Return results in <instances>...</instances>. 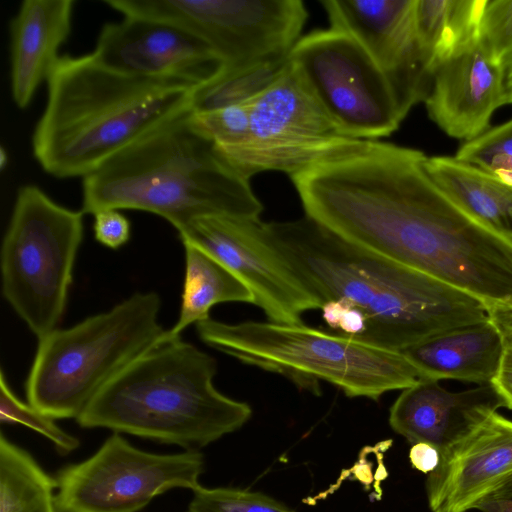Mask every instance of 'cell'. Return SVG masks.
<instances>
[{
  "label": "cell",
  "instance_id": "9a60e30c",
  "mask_svg": "<svg viewBox=\"0 0 512 512\" xmlns=\"http://www.w3.org/2000/svg\"><path fill=\"white\" fill-rule=\"evenodd\" d=\"M425 488L431 512H467L512 477V420L495 409L473 418L440 450Z\"/></svg>",
  "mask_w": 512,
  "mask_h": 512
},
{
  "label": "cell",
  "instance_id": "f1b7e54d",
  "mask_svg": "<svg viewBox=\"0 0 512 512\" xmlns=\"http://www.w3.org/2000/svg\"><path fill=\"white\" fill-rule=\"evenodd\" d=\"M481 42L504 65L512 54V0H487L481 21Z\"/></svg>",
  "mask_w": 512,
  "mask_h": 512
},
{
  "label": "cell",
  "instance_id": "836d02e7",
  "mask_svg": "<svg viewBox=\"0 0 512 512\" xmlns=\"http://www.w3.org/2000/svg\"><path fill=\"white\" fill-rule=\"evenodd\" d=\"M439 459V450L428 443H415L409 451L411 465L424 474L434 471L438 466Z\"/></svg>",
  "mask_w": 512,
  "mask_h": 512
},
{
  "label": "cell",
  "instance_id": "8fae6325",
  "mask_svg": "<svg viewBox=\"0 0 512 512\" xmlns=\"http://www.w3.org/2000/svg\"><path fill=\"white\" fill-rule=\"evenodd\" d=\"M204 458L198 450L156 454L114 432L86 460L59 471L58 512H137L175 488L201 486Z\"/></svg>",
  "mask_w": 512,
  "mask_h": 512
},
{
  "label": "cell",
  "instance_id": "3957f363",
  "mask_svg": "<svg viewBox=\"0 0 512 512\" xmlns=\"http://www.w3.org/2000/svg\"><path fill=\"white\" fill-rule=\"evenodd\" d=\"M46 82V105L32 134L33 155L54 177L82 179L191 110L197 88L178 79L119 73L91 53L60 56Z\"/></svg>",
  "mask_w": 512,
  "mask_h": 512
},
{
  "label": "cell",
  "instance_id": "d6a6232c",
  "mask_svg": "<svg viewBox=\"0 0 512 512\" xmlns=\"http://www.w3.org/2000/svg\"><path fill=\"white\" fill-rule=\"evenodd\" d=\"M491 385L498 392L503 406L512 410V349H505L499 371Z\"/></svg>",
  "mask_w": 512,
  "mask_h": 512
},
{
  "label": "cell",
  "instance_id": "484cf974",
  "mask_svg": "<svg viewBox=\"0 0 512 512\" xmlns=\"http://www.w3.org/2000/svg\"><path fill=\"white\" fill-rule=\"evenodd\" d=\"M454 157L512 185V118L463 142Z\"/></svg>",
  "mask_w": 512,
  "mask_h": 512
},
{
  "label": "cell",
  "instance_id": "e0dca14e",
  "mask_svg": "<svg viewBox=\"0 0 512 512\" xmlns=\"http://www.w3.org/2000/svg\"><path fill=\"white\" fill-rule=\"evenodd\" d=\"M506 104L504 65L481 40L437 66L425 100L430 119L445 134L463 142L489 129L493 113Z\"/></svg>",
  "mask_w": 512,
  "mask_h": 512
},
{
  "label": "cell",
  "instance_id": "7a4b0ae2",
  "mask_svg": "<svg viewBox=\"0 0 512 512\" xmlns=\"http://www.w3.org/2000/svg\"><path fill=\"white\" fill-rule=\"evenodd\" d=\"M267 240L323 305L345 302L367 320L363 341L404 351L488 319L474 295L363 248L308 216L263 222Z\"/></svg>",
  "mask_w": 512,
  "mask_h": 512
},
{
  "label": "cell",
  "instance_id": "30bf717a",
  "mask_svg": "<svg viewBox=\"0 0 512 512\" xmlns=\"http://www.w3.org/2000/svg\"><path fill=\"white\" fill-rule=\"evenodd\" d=\"M123 16L166 21L193 33L223 68L287 57L308 17L301 0H105Z\"/></svg>",
  "mask_w": 512,
  "mask_h": 512
},
{
  "label": "cell",
  "instance_id": "7c38bea8",
  "mask_svg": "<svg viewBox=\"0 0 512 512\" xmlns=\"http://www.w3.org/2000/svg\"><path fill=\"white\" fill-rule=\"evenodd\" d=\"M249 136L239 149L222 156L250 180L280 171L290 177L353 140L345 136L290 66L248 101Z\"/></svg>",
  "mask_w": 512,
  "mask_h": 512
},
{
  "label": "cell",
  "instance_id": "5bb4252c",
  "mask_svg": "<svg viewBox=\"0 0 512 512\" xmlns=\"http://www.w3.org/2000/svg\"><path fill=\"white\" fill-rule=\"evenodd\" d=\"M415 0H322L330 27L340 29L371 56L388 79L404 118L425 102L432 84L418 48Z\"/></svg>",
  "mask_w": 512,
  "mask_h": 512
},
{
  "label": "cell",
  "instance_id": "4fadbf2b",
  "mask_svg": "<svg viewBox=\"0 0 512 512\" xmlns=\"http://www.w3.org/2000/svg\"><path fill=\"white\" fill-rule=\"evenodd\" d=\"M181 241L201 248L232 271L251 291L254 305L275 323H302V315L321 302L299 281L267 240L263 222L224 215L191 221Z\"/></svg>",
  "mask_w": 512,
  "mask_h": 512
},
{
  "label": "cell",
  "instance_id": "7402d4cb",
  "mask_svg": "<svg viewBox=\"0 0 512 512\" xmlns=\"http://www.w3.org/2000/svg\"><path fill=\"white\" fill-rule=\"evenodd\" d=\"M487 0H415L414 27L428 71L481 40Z\"/></svg>",
  "mask_w": 512,
  "mask_h": 512
},
{
  "label": "cell",
  "instance_id": "f546056e",
  "mask_svg": "<svg viewBox=\"0 0 512 512\" xmlns=\"http://www.w3.org/2000/svg\"><path fill=\"white\" fill-rule=\"evenodd\" d=\"M322 317L331 331L363 340L367 332L364 314L353 306L341 301H328L321 307Z\"/></svg>",
  "mask_w": 512,
  "mask_h": 512
},
{
  "label": "cell",
  "instance_id": "4dcf8cb0",
  "mask_svg": "<svg viewBox=\"0 0 512 512\" xmlns=\"http://www.w3.org/2000/svg\"><path fill=\"white\" fill-rule=\"evenodd\" d=\"M93 231L99 243L117 249L129 241L131 224L120 210L105 209L94 214Z\"/></svg>",
  "mask_w": 512,
  "mask_h": 512
},
{
  "label": "cell",
  "instance_id": "83f0119b",
  "mask_svg": "<svg viewBox=\"0 0 512 512\" xmlns=\"http://www.w3.org/2000/svg\"><path fill=\"white\" fill-rule=\"evenodd\" d=\"M187 512H295L260 492L238 488H206L193 491Z\"/></svg>",
  "mask_w": 512,
  "mask_h": 512
},
{
  "label": "cell",
  "instance_id": "d6986e66",
  "mask_svg": "<svg viewBox=\"0 0 512 512\" xmlns=\"http://www.w3.org/2000/svg\"><path fill=\"white\" fill-rule=\"evenodd\" d=\"M74 0H24L10 22V81L15 105L25 109L60 56L72 27Z\"/></svg>",
  "mask_w": 512,
  "mask_h": 512
},
{
  "label": "cell",
  "instance_id": "52a82bcc",
  "mask_svg": "<svg viewBox=\"0 0 512 512\" xmlns=\"http://www.w3.org/2000/svg\"><path fill=\"white\" fill-rule=\"evenodd\" d=\"M160 309L156 292H136L39 339L25 384L28 404L53 419H77L105 385L164 335Z\"/></svg>",
  "mask_w": 512,
  "mask_h": 512
},
{
  "label": "cell",
  "instance_id": "1f68e13d",
  "mask_svg": "<svg viewBox=\"0 0 512 512\" xmlns=\"http://www.w3.org/2000/svg\"><path fill=\"white\" fill-rule=\"evenodd\" d=\"M488 319L498 330L505 349H512V305L486 304Z\"/></svg>",
  "mask_w": 512,
  "mask_h": 512
},
{
  "label": "cell",
  "instance_id": "6da1fadb",
  "mask_svg": "<svg viewBox=\"0 0 512 512\" xmlns=\"http://www.w3.org/2000/svg\"><path fill=\"white\" fill-rule=\"evenodd\" d=\"M427 157L354 139L291 180L305 215L341 237L485 304L512 305V241L459 207L429 175Z\"/></svg>",
  "mask_w": 512,
  "mask_h": 512
},
{
  "label": "cell",
  "instance_id": "603a6c76",
  "mask_svg": "<svg viewBox=\"0 0 512 512\" xmlns=\"http://www.w3.org/2000/svg\"><path fill=\"white\" fill-rule=\"evenodd\" d=\"M182 243L186 263L182 301L177 322L165 332L169 337H178L188 326L209 318L216 304H254L249 288L225 265L196 245Z\"/></svg>",
  "mask_w": 512,
  "mask_h": 512
},
{
  "label": "cell",
  "instance_id": "ffe728a7",
  "mask_svg": "<svg viewBox=\"0 0 512 512\" xmlns=\"http://www.w3.org/2000/svg\"><path fill=\"white\" fill-rule=\"evenodd\" d=\"M505 348L489 319L456 327L405 349V355L429 378L491 384Z\"/></svg>",
  "mask_w": 512,
  "mask_h": 512
},
{
  "label": "cell",
  "instance_id": "ba28073f",
  "mask_svg": "<svg viewBox=\"0 0 512 512\" xmlns=\"http://www.w3.org/2000/svg\"><path fill=\"white\" fill-rule=\"evenodd\" d=\"M83 215L36 185L17 191L1 246L2 293L38 340L57 329L65 312Z\"/></svg>",
  "mask_w": 512,
  "mask_h": 512
},
{
  "label": "cell",
  "instance_id": "d590c367",
  "mask_svg": "<svg viewBox=\"0 0 512 512\" xmlns=\"http://www.w3.org/2000/svg\"><path fill=\"white\" fill-rule=\"evenodd\" d=\"M505 83L508 93L509 104H512V54L504 63Z\"/></svg>",
  "mask_w": 512,
  "mask_h": 512
},
{
  "label": "cell",
  "instance_id": "4316f807",
  "mask_svg": "<svg viewBox=\"0 0 512 512\" xmlns=\"http://www.w3.org/2000/svg\"><path fill=\"white\" fill-rule=\"evenodd\" d=\"M54 420L15 396L1 371V423H18L31 428L50 440L61 454H68L76 450L80 444L79 439L61 429Z\"/></svg>",
  "mask_w": 512,
  "mask_h": 512
},
{
  "label": "cell",
  "instance_id": "e575fe53",
  "mask_svg": "<svg viewBox=\"0 0 512 512\" xmlns=\"http://www.w3.org/2000/svg\"><path fill=\"white\" fill-rule=\"evenodd\" d=\"M476 510H479L480 512H512V499L487 498L476 507Z\"/></svg>",
  "mask_w": 512,
  "mask_h": 512
},
{
  "label": "cell",
  "instance_id": "8992f818",
  "mask_svg": "<svg viewBox=\"0 0 512 512\" xmlns=\"http://www.w3.org/2000/svg\"><path fill=\"white\" fill-rule=\"evenodd\" d=\"M199 338L240 362L278 373L319 394L320 382L348 397L380 399L429 379L403 351L313 328L271 321L225 323L211 317L196 324Z\"/></svg>",
  "mask_w": 512,
  "mask_h": 512
},
{
  "label": "cell",
  "instance_id": "2e32d148",
  "mask_svg": "<svg viewBox=\"0 0 512 512\" xmlns=\"http://www.w3.org/2000/svg\"><path fill=\"white\" fill-rule=\"evenodd\" d=\"M91 54L119 73L178 79L197 87L223 69L218 55L193 33L166 21L136 16L104 24Z\"/></svg>",
  "mask_w": 512,
  "mask_h": 512
},
{
  "label": "cell",
  "instance_id": "5b68a950",
  "mask_svg": "<svg viewBox=\"0 0 512 512\" xmlns=\"http://www.w3.org/2000/svg\"><path fill=\"white\" fill-rule=\"evenodd\" d=\"M216 373L211 355L164 333L105 385L76 420L83 428L198 450L238 430L252 415L247 403L215 387Z\"/></svg>",
  "mask_w": 512,
  "mask_h": 512
},
{
  "label": "cell",
  "instance_id": "9c48e42d",
  "mask_svg": "<svg viewBox=\"0 0 512 512\" xmlns=\"http://www.w3.org/2000/svg\"><path fill=\"white\" fill-rule=\"evenodd\" d=\"M288 60L338 129L358 140H379L405 119L379 66L348 33L329 27L301 36Z\"/></svg>",
  "mask_w": 512,
  "mask_h": 512
},
{
  "label": "cell",
  "instance_id": "d4e9b609",
  "mask_svg": "<svg viewBox=\"0 0 512 512\" xmlns=\"http://www.w3.org/2000/svg\"><path fill=\"white\" fill-rule=\"evenodd\" d=\"M288 66V56L223 68L193 93L191 111L208 112L246 103L271 85Z\"/></svg>",
  "mask_w": 512,
  "mask_h": 512
},
{
  "label": "cell",
  "instance_id": "44dd1931",
  "mask_svg": "<svg viewBox=\"0 0 512 512\" xmlns=\"http://www.w3.org/2000/svg\"><path fill=\"white\" fill-rule=\"evenodd\" d=\"M425 166L459 207L487 229L512 241V185L454 156H428Z\"/></svg>",
  "mask_w": 512,
  "mask_h": 512
},
{
  "label": "cell",
  "instance_id": "cb8c5ba5",
  "mask_svg": "<svg viewBox=\"0 0 512 512\" xmlns=\"http://www.w3.org/2000/svg\"><path fill=\"white\" fill-rule=\"evenodd\" d=\"M55 489V478L1 433L0 512H58Z\"/></svg>",
  "mask_w": 512,
  "mask_h": 512
},
{
  "label": "cell",
  "instance_id": "74e56055",
  "mask_svg": "<svg viewBox=\"0 0 512 512\" xmlns=\"http://www.w3.org/2000/svg\"><path fill=\"white\" fill-rule=\"evenodd\" d=\"M7 159H8V156H6L5 150L2 148L1 152H0V160H1L0 165H1L2 169L5 167L6 163L8 162Z\"/></svg>",
  "mask_w": 512,
  "mask_h": 512
},
{
  "label": "cell",
  "instance_id": "8d00e7d4",
  "mask_svg": "<svg viewBox=\"0 0 512 512\" xmlns=\"http://www.w3.org/2000/svg\"><path fill=\"white\" fill-rule=\"evenodd\" d=\"M489 498H493V499L510 498V499H512V477L510 479H508V481Z\"/></svg>",
  "mask_w": 512,
  "mask_h": 512
},
{
  "label": "cell",
  "instance_id": "277c9868",
  "mask_svg": "<svg viewBox=\"0 0 512 512\" xmlns=\"http://www.w3.org/2000/svg\"><path fill=\"white\" fill-rule=\"evenodd\" d=\"M139 210L178 232L212 215L259 220L263 205L186 111L136 140L82 180V212Z\"/></svg>",
  "mask_w": 512,
  "mask_h": 512
},
{
  "label": "cell",
  "instance_id": "ac0fdd59",
  "mask_svg": "<svg viewBox=\"0 0 512 512\" xmlns=\"http://www.w3.org/2000/svg\"><path fill=\"white\" fill-rule=\"evenodd\" d=\"M503 407L491 384L450 392L437 380L424 379L402 390L389 411V424L412 445L431 444L440 450L480 413Z\"/></svg>",
  "mask_w": 512,
  "mask_h": 512
}]
</instances>
